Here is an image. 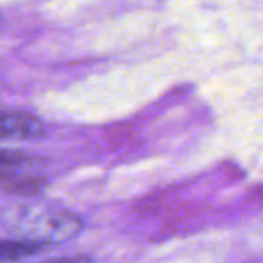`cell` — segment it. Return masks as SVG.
Returning <instances> with one entry per match:
<instances>
[{
    "mask_svg": "<svg viewBox=\"0 0 263 263\" xmlns=\"http://www.w3.org/2000/svg\"><path fill=\"white\" fill-rule=\"evenodd\" d=\"M9 227L22 240L42 247L65 243L80 234L82 220L62 208L28 205L15 210L9 216Z\"/></svg>",
    "mask_w": 263,
    "mask_h": 263,
    "instance_id": "obj_1",
    "label": "cell"
},
{
    "mask_svg": "<svg viewBox=\"0 0 263 263\" xmlns=\"http://www.w3.org/2000/svg\"><path fill=\"white\" fill-rule=\"evenodd\" d=\"M45 123L25 111H6L0 109V139L26 140L39 139L45 136Z\"/></svg>",
    "mask_w": 263,
    "mask_h": 263,
    "instance_id": "obj_2",
    "label": "cell"
},
{
    "mask_svg": "<svg viewBox=\"0 0 263 263\" xmlns=\"http://www.w3.org/2000/svg\"><path fill=\"white\" fill-rule=\"evenodd\" d=\"M46 247L28 240H0V263L17 262L34 254H39Z\"/></svg>",
    "mask_w": 263,
    "mask_h": 263,
    "instance_id": "obj_3",
    "label": "cell"
},
{
    "mask_svg": "<svg viewBox=\"0 0 263 263\" xmlns=\"http://www.w3.org/2000/svg\"><path fill=\"white\" fill-rule=\"evenodd\" d=\"M29 160L26 154L0 149V182H12L18 171L29 165Z\"/></svg>",
    "mask_w": 263,
    "mask_h": 263,
    "instance_id": "obj_4",
    "label": "cell"
},
{
    "mask_svg": "<svg viewBox=\"0 0 263 263\" xmlns=\"http://www.w3.org/2000/svg\"><path fill=\"white\" fill-rule=\"evenodd\" d=\"M42 263H92V260L86 256H69V257H57Z\"/></svg>",
    "mask_w": 263,
    "mask_h": 263,
    "instance_id": "obj_5",
    "label": "cell"
}]
</instances>
